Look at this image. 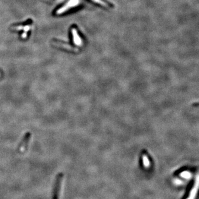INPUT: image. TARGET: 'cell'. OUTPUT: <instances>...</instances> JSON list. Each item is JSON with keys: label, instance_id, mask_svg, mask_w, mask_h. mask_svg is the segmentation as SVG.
Here are the masks:
<instances>
[{"label": "cell", "instance_id": "cell-2", "mask_svg": "<svg viewBox=\"0 0 199 199\" xmlns=\"http://www.w3.org/2000/svg\"><path fill=\"white\" fill-rule=\"evenodd\" d=\"M79 3V0H70L65 5H64L63 7L60 8L57 12L58 13V14H62V13H64L67 10H69V8H72V7L78 5Z\"/></svg>", "mask_w": 199, "mask_h": 199}, {"label": "cell", "instance_id": "cell-4", "mask_svg": "<svg viewBox=\"0 0 199 199\" xmlns=\"http://www.w3.org/2000/svg\"><path fill=\"white\" fill-rule=\"evenodd\" d=\"M71 31H72L71 32H72V34H73L74 42L77 46H81L82 45V40L80 38V37L79 36V34L77 33L76 28H73Z\"/></svg>", "mask_w": 199, "mask_h": 199}, {"label": "cell", "instance_id": "cell-1", "mask_svg": "<svg viewBox=\"0 0 199 199\" xmlns=\"http://www.w3.org/2000/svg\"><path fill=\"white\" fill-rule=\"evenodd\" d=\"M31 137V134L30 132H27L26 133L25 136H24L22 142L20 144V147L18 148V150L20 152L23 153L26 150L28 144L30 142V139Z\"/></svg>", "mask_w": 199, "mask_h": 199}, {"label": "cell", "instance_id": "cell-7", "mask_svg": "<svg viewBox=\"0 0 199 199\" xmlns=\"http://www.w3.org/2000/svg\"><path fill=\"white\" fill-rule=\"evenodd\" d=\"M194 105L195 106H199V103H195V104H194Z\"/></svg>", "mask_w": 199, "mask_h": 199}, {"label": "cell", "instance_id": "cell-5", "mask_svg": "<svg viewBox=\"0 0 199 199\" xmlns=\"http://www.w3.org/2000/svg\"><path fill=\"white\" fill-rule=\"evenodd\" d=\"M92 1H93V2H95L96 3H98V4H100V5H102L103 6L106 7H108L110 6L109 4H108V3L106 2H105V1H103V0H92Z\"/></svg>", "mask_w": 199, "mask_h": 199}, {"label": "cell", "instance_id": "cell-8", "mask_svg": "<svg viewBox=\"0 0 199 199\" xmlns=\"http://www.w3.org/2000/svg\"><path fill=\"white\" fill-rule=\"evenodd\" d=\"M0 76H1V73H0Z\"/></svg>", "mask_w": 199, "mask_h": 199}, {"label": "cell", "instance_id": "cell-6", "mask_svg": "<svg viewBox=\"0 0 199 199\" xmlns=\"http://www.w3.org/2000/svg\"><path fill=\"white\" fill-rule=\"evenodd\" d=\"M181 176H182L184 178L189 179L190 178H191V174L188 172H184L181 174Z\"/></svg>", "mask_w": 199, "mask_h": 199}, {"label": "cell", "instance_id": "cell-3", "mask_svg": "<svg viewBox=\"0 0 199 199\" xmlns=\"http://www.w3.org/2000/svg\"><path fill=\"white\" fill-rule=\"evenodd\" d=\"M199 188V175H197L196 178L195 182L193 186L191 191L190 192L189 197L186 199H195L196 195Z\"/></svg>", "mask_w": 199, "mask_h": 199}]
</instances>
